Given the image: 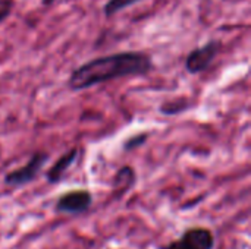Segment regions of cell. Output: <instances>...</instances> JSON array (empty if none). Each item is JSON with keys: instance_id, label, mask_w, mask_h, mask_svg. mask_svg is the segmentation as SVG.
<instances>
[{"instance_id": "cell-1", "label": "cell", "mask_w": 251, "mask_h": 249, "mask_svg": "<svg viewBox=\"0 0 251 249\" xmlns=\"http://www.w3.org/2000/svg\"><path fill=\"white\" fill-rule=\"evenodd\" d=\"M153 68L150 54L144 51H119L82 63L72 70L68 85L72 91H82L113 79L147 75Z\"/></svg>"}, {"instance_id": "cell-2", "label": "cell", "mask_w": 251, "mask_h": 249, "mask_svg": "<svg viewBox=\"0 0 251 249\" xmlns=\"http://www.w3.org/2000/svg\"><path fill=\"white\" fill-rule=\"evenodd\" d=\"M47 160H49L47 153L32 154V157L28 160L26 164H24L19 169L9 172L4 176V183L7 186H12V188H19V186H24V185L32 182L37 178V175L40 173V170L43 169V166L47 163Z\"/></svg>"}, {"instance_id": "cell-3", "label": "cell", "mask_w": 251, "mask_h": 249, "mask_svg": "<svg viewBox=\"0 0 251 249\" xmlns=\"http://www.w3.org/2000/svg\"><path fill=\"white\" fill-rule=\"evenodd\" d=\"M215 236L206 227H193L179 239L160 247V249H213Z\"/></svg>"}, {"instance_id": "cell-4", "label": "cell", "mask_w": 251, "mask_h": 249, "mask_svg": "<svg viewBox=\"0 0 251 249\" xmlns=\"http://www.w3.org/2000/svg\"><path fill=\"white\" fill-rule=\"evenodd\" d=\"M219 48H221V43L216 40H210L207 44L191 50L185 59V69L194 75L206 70L216 59Z\"/></svg>"}, {"instance_id": "cell-5", "label": "cell", "mask_w": 251, "mask_h": 249, "mask_svg": "<svg viewBox=\"0 0 251 249\" xmlns=\"http://www.w3.org/2000/svg\"><path fill=\"white\" fill-rule=\"evenodd\" d=\"M91 204L93 195L85 189H79L63 194L57 200L54 210L60 214H82L91 207Z\"/></svg>"}, {"instance_id": "cell-6", "label": "cell", "mask_w": 251, "mask_h": 249, "mask_svg": "<svg viewBox=\"0 0 251 249\" xmlns=\"http://www.w3.org/2000/svg\"><path fill=\"white\" fill-rule=\"evenodd\" d=\"M78 153H79V150L78 148H72V150H69L68 153H65L50 169H49V172L46 173V178H47V182H50V183H57L60 179H62V176H63V173L72 166V163L75 161V158L78 157Z\"/></svg>"}, {"instance_id": "cell-7", "label": "cell", "mask_w": 251, "mask_h": 249, "mask_svg": "<svg viewBox=\"0 0 251 249\" xmlns=\"http://www.w3.org/2000/svg\"><path fill=\"white\" fill-rule=\"evenodd\" d=\"M138 1H141V0H107L104 7H103V13L106 18H112L116 13L125 10L126 7H129Z\"/></svg>"}, {"instance_id": "cell-8", "label": "cell", "mask_w": 251, "mask_h": 249, "mask_svg": "<svg viewBox=\"0 0 251 249\" xmlns=\"http://www.w3.org/2000/svg\"><path fill=\"white\" fill-rule=\"evenodd\" d=\"M13 4H15L13 0H0V23L10 16L13 10Z\"/></svg>"}, {"instance_id": "cell-9", "label": "cell", "mask_w": 251, "mask_h": 249, "mask_svg": "<svg viewBox=\"0 0 251 249\" xmlns=\"http://www.w3.org/2000/svg\"><path fill=\"white\" fill-rule=\"evenodd\" d=\"M146 139H147V135H146V134H141V135H138L137 138L129 139V141L125 144V150H131V148H134V147H138V145L144 144Z\"/></svg>"}, {"instance_id": "cell-10", "label": "cell", "mask_w": 251, "mask_h": 249, "mask_svg": "<svg viewBox=\"0 0 251 249\" xmlns=\"http://www.w3.org/2000/svg\"><path fill=\"white\" fill-rule=\"evenodd\" d=\"M56 0H41V4L43 6H50V4H53Z\"/></svg>"}]
</instances>
